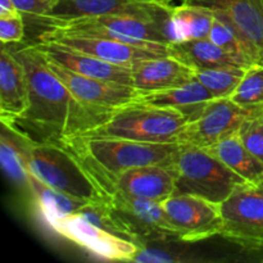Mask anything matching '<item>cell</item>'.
Listing matches in <instances>:
<instances>
[{"label":"cell","instance_id":"cell-31","mask_svg":"<svg viewBox=\"0 0 263 263\" xmlns=\"http://www.w3.org/2000/svg\"><path fill=\"white\" fill-rule=\"evenodd\" d=\"M13 3L25 17H44L50 10L53 0H13Z\"/></svg>","mask_w":263,"mask_h":263},{"label":"cell","instance_id":"cell-26","mask_svg":"<svg viewBox=\"0 0 263 263\" xmlns=\"http://www.w3.org/2000/svg\"><path fill=\"white\" fill-rule=\"evenodd\" d=\"M230 99L241 107L263 105V64L247 67Z\"/></svg>","mask_w":263,"mask_h":263},{"label":"cell","instance_id":"cell-28","mask_svg":"<svg viewBox=\"0 0 263 263\" xmlns=\"http://www.w3.org/2000/svg\"><path fill=\"white\" fill-rule=\"evenodd\" d=\"M208 39L212 40L216 45L222 48L223 50H226L228 53L233 54L236 58L243 61L246 64L252 66L248 57H247L246 50H244L243 45H241L240 40H239V37L236 36V33L234 32V30L230 26H228L225 22L218 20V18L215 17V21H213V25L212 28H211Z\"/></svg>","mask_w":263,"mask_h":263},{"label":"cell","instance_id":"cell-4","mask_svg":"<svg viewBox=\"0 0 263 263\" xmlns=\"http://www.w3.org/2000/svg\"><path fill=\"white\" fill-rule=\"evenodd\" d=\"M64 145L109 172L172 164L181 149L180 143H144L112 138H72Z\"/></svg>","mask_w":263,"mask_h":263},{"label":"cell","instance_id":"cell-6","mask_svg":"<svg viewBox=\"0 0 263 263\" xmlns=\"http://www.w3.org/2000/svg\"><path fill=\"white\" fill-rule=\"evenodd\" d=\"M104 197L113 222L122 238L138 246L158 240H177L159 202L131 197L116 190L105 192Z\"/></svg>","mask_w":263,"mask_h":263},{"label":"cell","instance_id":"cell-18","mask_svg":"<svg viewBox=\"0 0 263 263\" xmlns=\"http://www.w3.org/2000/svg\"><path fill=\"white\" fill-rule=\"evenodd\" d=\"M195 80V71L170 55L145 59L133 67L134 87L153 92L176 87Z\"/></svg>","mask_w":263,"mask_h":263},{"label":"cell","instance_id":"cell-20","mask_svg":"<svg viewBox=\"0 0 263 263\" xmlns=\"http://www.w3.org/2000/svg\"><path fill=\"white\" fill-rule=\"evenodd\" d=\"M31 139L12 123L2 120L0 162L4 174L17 189L31 197V174L27 166V149Z\"/></svg>","mask_w":263,"mask_h":263},{"label":"cell","instance_id":"cell-29","mask_svg":"<svg viewBox=\"0 0 263 263\" xmlns=\"http://www.w3.org/2000/svg\"><path fill=\"white\" fill-rule=\"evenodd\" d=\"M238 135L244 146L263 163V110L244 121Z\"/></svg>","mask_w":263,"mask_h":263},{"label":"cell","instance_id":"cell-7","mask_svg":"<svg viewBox=\"0 0 263 263\" xmlns=\"http://www.w3.org/2000/svg\"><path fill=\"white\" fill-rule=\"evenodd\" d=\"M79 158L103 194L105 192L116 190L131 197L156 200L159 203L175 194V162L172 164H156L121 172H109L89 159L81 157Z\"/></svg>","mask_w":263,"mask_h":263},{"label":"cell","instance_id":"cell-27","mask_svg":"<svg viewBox=\"0 0 263 263\" xmlns=\"http://www.w3.org/2000/svg\"><path fill=\"white\" fill-rule=\"evenodd\" d=\"M167 240L151 241L139 246L138 253L134 256L131 262L136 263H175V262H187L194 261L193 258L186 257V252L182 249H177L176 247L170 243H164Z\"/></svg>","mask_w":263,"mask_h":263},{"label":"cell","instance_id":"cell-11","mask_svg":"<svg viewBox=\"0 0 263 263\" xmlns=\"http://www.w3.org/2000/svg\"><path fill=\"white\" fill-rule=\"evenodd\" d=\"M211 10L230 26L251 64H263V0H181Z\"/></svg>","mask_w":263,"mask_h":263},{"label":"cell","instance_id":"cell-9","mask_svg":"<svg viewBox=\"0 0 263 263\" xmlns=\"http://www.w3.org/2000/svg\"><path fill=\"white\" fill-rule=\"evenodd\" d=\"M263 110L259 107H241L230 98L211 100L195 120L187 123L179 138L181 145L207 149L239 131L246 120Z\"/></svg>","mask_w":263,"mask_h":263},{"label":"cell","instance_id":"cell-30","mask_svg":"<svg viewBox=\"0 0 263 263\" xmlns=\"http://www.w3.org/2000/svg\"><path fill=\"white\" fill-rule=\"evenodd\" d=\"M25 37V15L17 13L0 17V40L3 44H18Z\"/></svg>","mask_w":263,"mask_h":263},{"label":"cell","instance_id":"cell-22","mask_svg":"<svg viewBox=\"0 0 263 263\" xmlns=\"http://www.w3.org/2000/svg\"><path fill=\"white\" fill-rule=\"evenodd\" d=\"M205 151L248 184L258 185L263 181V163L244 146L238 133L222 139Z\"/></svg>","mask_w":263,"mask_h":263},{"label":"cell","instance_id":"cell-8","mask_svg":"<svg viewBox=\"0 0 263 263\" xmlns=\"http://www.w3.org/2000/svg\"><path fill=\"white\" fill-rule=\"evenodd\" d=\"M221 236L249 253L263 248V192L256 185L236 187L221 203Z\"/></svg>","mask_w":263,"mask_h":263},{"label":"cell","instance_id":"cell-19","mask_svg":"<svg viewBox=\"0 0 263 263\" xmlns=\"http://www.w3.org/2000/svg\"><path fill=\"white\" fill-rule=\"evenodd\" d=\"M213 99L216 98L210 90L205 89L197 80H193L176 87L153 92H140L135 102L180 110L192 122L200 115L203 108Z\"/></svg>","mask_w":263,"mask_h":263},{"label":"cell","instance_id":"cell-21","mask_svg":"<svg viewBox=\"0 0 263 263\" xmlns=\"http://www.w3.org/2000/svg\"><path fill=\"white\" fill-rule=\"evenodd\" d=\"M168 55L194 71L217 67H249L235 55L216 45L208 37L172 41L168 44Z\"/></svg>","mask_w":263,"mask_h":263},{"label":"cell","instance_id":"cell-34","mask_svg":"<svg viewBox=\"0 0 263 263\" xmlns=\"http://www.w3.org/2000/svg\"><path fill=\"white\" fill-rule=\"evenodd\" d=\"M256 186H257V187H258V189H259V190H262V192H263V181H261V182H259V184H258V185H256Z\"/></svg>","mask_w":263,"mask_h":263},{"label":"cell","instance_id":"cell-33","mask_svg":"<svg viewBox=\"0 0 263 263\" xmlns=\"http://www.w3.org/2000/svg\"><path fill=\"white\" fill-rule=\"evenodd\" d=\"M251 253L254 254V256H256V258L258 259L259 262H263V248L262 249H258V251L251 252Z\"/></svg>","mask_w":263,"mask_h":263},{"label":"cell","instance_id":"cell-14","mask_svg":"<svg viewBox=\"0 0 263 263\" xmlns=\"http://www.w3.org/2000/svg\"><path fill=\"white\" fill-rule=\"evenodd\" d=\"M37 43L59 44L66 48L94 55L103 61L109 62V63L130 67V68L145 59L168 55L166 51L158 50V49L151 48V46L135 45V44L123 43V41L112 40V39L54 35L48 31H44L39 36Z\"/></svg>","mask_w":263,"mask_h":263},{"label":"cell","instance_id":"cell-17","mask_svg":"<svg viewBox=\"0 0 263 263\" xmlns=\"http://www.w3.org/2000/svg\"><path fill=\"white\" fill-rule=\"evenodd\" d=\"M8 45L0 53V113L2 120L12 121L30 107V90L25 68Z\"/></svg>","mask_w":263,"mask_h":263},{"label":"cell","instance_id":"cell-13","mask_svg":"<svg viewBox=\"0 0 263 263\" xmlns=\"http://www.w3.org/2000/svg\"><path fill=\"white\" fill-rule=\"evenodd\" d=\"M174 7L171 0H53L50 10L44 18L62 22L113 14L167 18L171 15Z\"/></svg>","mask_w":263,"mask_h":263},{"label":"cell","instance_id":"cell-10","mask_svg":"<svg viewBox=\"0 0 263 263\" xmlns=\"http://www.w3.org/2000/svg\"><path fill=\"white\" fill-rule=\"evenodd\" d=\"M177 240L195 243L222 233L221 204L193 194L171 195L161 203Z\"/></svg>","mask_w":263,"mask_h":263},{"label":"cell","instance_id":"cell-3","mask_svg":"<svg viewBox=\"0 0 263 263\" xmlns=\"http://www.w3.org/2000/svg\"><path fill=\"white\" fill-rule=\"evenodd\" d=\"M27 166L33 177L53 189L87 202L105 200L76 153L64 144L30 140Z\"/></svg>","mask_w":263,"mask_h":263},{"label":"cell","instance_id":"cell-16","mask_svg":"<svg viewBox=\"0 0 263 263\" xmlns=\"http://www.w3.org/2000/svg\"><path fill=\"white\" fill-rule=\"evenodd\" d=\"M35 45L48 61L59 64L69 71L92 77V79L134 86L133 68L130 67L117 66V64L105 62L90 54L66 48L59 44L36 43Z\"/></svg>","mask_w":263,"mask_h":263},{"label":"cell","instance_id":"cell-24","mask_svg":"<svg viewBox=\"0 0 263 263\" xmlns=\"http://www.w3.org/2000/svg\"><path fill=\"white\" fill-rule=\"evenodd\" d=\"M31 198L36 203L45 221L53 217L71 215L81 210L87 203H91L53 189L39 181L32 175H31Z\"/></svg>","mask_w":263,"mask_h":263},{"label":"cell","instance_id":"cell-23","mask_svg":"<svg viewBox=\"0 0 263 263\" xmlns=\"http://www.w3.org/2000/svg\"><path fill=\"white\" fill-rule=\"evenodd\" d=\"M215 14L204 8L181 3L171 12V25L175 41L207 39L212 28Z\"/></svg>","mask_w":263,"mask_h":263},{"label":"cell","instance_id":"cell-5","mask_svg":"<svg viewBox=\"0 0 263 263\" xmlns=\"http://www.w3.org/2000/svg\"><path fill=\"white\" fill-rule=\"evenodd\" d=\"M176 194H193L221 204L238 186L248 182L205 149L181 145L175 159Z\"/></svg>","mask_w":263,"mask_h":263},{"label":"cell","instance_id":"cell-25","mask_svg":"<svg viewBox=\"0 0 263 263\" xmlns=\"http://www.w3.org/2000/svg\"><path fill=\"white\" fill-rule=\"evenodd\" d=\"M247 67H217L195 71V80L215 98H230L240 82Z\"/></svg>","mask_w":263,"mask_h":263},{"label":"cell","instance_id":"cell-2","mask_svg":"<svg viewBox=\"0 0 263 263\" xmlns=\"http://www.w3.org/2000/svg\"><path fill=\"white\" fill-rule=\"evenodd\" d=\"M189 122V118L180 110L133 102L116 108L102 125L74 138H112L144 143H179L180 135Z\"/></svg>","mask_w":263,"mask_h":263},{"label":"cell","instance_id":"cell-15","mask_svg":"<svg viewBox=\"0 0 263 263\" xmlns=\"http://www.w3.org/2000/svg\"><path fill=\"white\" fill-rule=\"evenodd\" d=\"M48 64L73 97L90 107L115 110L116 108L135 102L140 95L134 86L84 76L50 61H48Z\"/></svg>","mask_w":263,"mask_h":263},{"label":"cell","instance_id":"cell-12","mask_svg":"<svg viewBox=\"0 0 263 263\" xmlns=\"http://www.w3.org/2000/svg\"><path fill=\"white\" fill-rule=\"evenodd\" d=\"M46 222L61 236L103 259L131 262L138 253V244L90 222L77 212L49 218Z\"/></svg>","mask_w":263,"mask_h":263},{"label":"cell","instance_id":"cell-32","mask_svg":"<svg viewBox=\"0 0 263 263\" xmlns=\"http://www.w3.org/2000/svg\"><path fill=\"white\" fill-rule=\"evenodd\" d=\"M20 13L15 8L13 0H0V17H7Z\"/></svg>","mask_w":263,"mask_h":263},{"label":"cell","instance_id":"cell-1","mask_svg":"<svg viewBox=\"0 0 263 263\" xmlns=\"http://www.w3.org/2000/svg\"><path fill=\"white\" fill-rule=\"evenodd\" d=\"M26 71L30 107L12 121L20 133L36 143L64 144L102 125L113 110L90 107L73 97L49 67L36 45L12 48Z\"/></svg>","mask_w":263,"mask_h":263}]
</instances>
